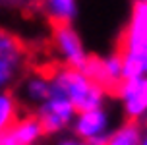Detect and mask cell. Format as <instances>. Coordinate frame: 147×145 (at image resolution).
I'll return each instance as SVG.
<instances>
[{"label":"cell","instance_id":"6da1fadb","mask_svg":"<svg viewBox=\"0 0 147 145\" xmlns=\"http://www.w3.org/2000/svg\"><path fill=\"white\" fill-rule=\"evenodd\" d=\"M51 81V95H62L74 105L76 112L103 109L105 91L103 87L87 78L81 70H74L68 66L54 68L47 74Z\"/></svg>","mask_w":147,"mask_h":145},{"label":"cell","instance_id":"7a4b0ae2","mask_svg":"<svg viewBox=\"0 0 147 145\" xmlns=\"http://www.w3.org/2000/svg\"><path fill=\"white\" fill-rule=\"evenodd\" d=\"M27 51L22 39L6 29H0V91H6L22 80Z\"/></svg>","mask_w":147,"mask_h":145},{"label":"cell","instance_id":"3957f363","mask_svg":"<svg viewBox=\"0 0 147 145\" xmlns=\"http://www.w3.org/2000/svg\"><path fill=\"white\" fill-rule=\"evenodd\" d=\"M74 105L62 95H49V99L35 107V116L43 126L45 134H58L74 124L76 118Z\"/></svg>","mask_w":147,"mask_h":145},{"label":"cell","instance_id":"277c9868","mask_svg":"<svg viewBox=\"0 0 147 145\" xmlns=\"http://www.w3.org/2000/svg\"><path fill=\"white\" fill-rule=\"evenodd\" d=\"M118 54L147 58V2H134L130 22L122 33Z\"/></svg>","mask_w":147,"mask_h":145},{"label":"cell","instance_id":"5b68a950","mask_svg":"<svg viewBox=\"0 0 147 145\" xmlns=\"http://www.w3.org/2000/svg\"><path fill=\"white\" fill-rule=\"evenodd\" d=\"M52 45L64 66L74 68V70L85 68L89 56L83 49L78 31L72 25H52Z\"/></svg>","mask_w":147,"mask_h":145},{"label":"cell","instance_id":"8992f818","mask_svg":"<svg viewBox=\"0 0 147 145\" xmlns=\"http://www.w3.org/2000/svg\"><path fill=\"white\" fill-rule=\"evenodd\" d=\"M72 128L81 141H87L91 145H107L109 141V116L103 109L78 112Z\"/></svg>","mask_w":147,"mask_h":145},{"label":"cell","instance_id":"52a82bcc","mask_svg":"<svg viewBox=\"0 0 147 145\" xmlns=\"http://www.w3.org/2000/svg\"><path fill=\"white\" fill-rule=\"evenodd\" d=\"M116 95L122 97L126 114L132 120H138L147 112V78H136L126 80L120 83Z\"/></svg>","mask_w":147,"mask_h":145},{"label":"cell","instance_id":"ba28073f","mask_svg":"<svg viewBox=\"0 0 147 145\" xmlns=\"http://www.w3.org/2000/svg\"><path fill=\"white\" fill-rule=\"evenodd\" d=\"M45 136V130L35 114L20 116L14 126L0 136V141L8 145H37Z\"/></svg>","mask_w":147,"mask_h":145},{"label":"cell","instance_id":"9c48e42d","mask_svg":"<svg viewBox=\"0 0 147 145\" xmlns=\"http://www.w3.org/2000/svg\"><path fill=\"white\" fill-rule=\"evenodd\" d=\"M22 89V99L29 103L33 107H39L43 101L49 99L51 95V81L47 74H31L27 78H23L20 83Z\"/></svg>","mask_w":147,"mask_h":145},{"label":"cell","instance_id":"30bf717a","mask_svg":"<svg viewBox=\"0 0 147 145\" xmlns=\"http://www.w3.org/2000/svg\"><path fill=\"white\" fill-rule=\"evenodd\" d=\"M39 4L52 25H72L78 16V0H39Z\"/></svg>","mask_w":147,"mask_h":145},{"label":"cell","instance_id":"8fae6325","mask_svg":"<svg viewBox=\"0 0 147 145\" xmlns=\"http://www.w3.org/2000/svg\"><path fill=\"white\" fill-rule=\"evenodd\" d=\"M20 118V101L10 89L0 91V136L8 132Z\"/></svg>","mask_w":147,"mask_h":145},{"label":"cell","instance_id":"7c38bea8","mask_svg":"<svg viewBox=\"0 0 147 145\" xmlns=\"http://www.w3.org/2000/svg\"><path fill=\"white\" fill-rule=\"evenodd\" d=\"M107 145H141V128L138 122H128L118 132L110 134Z\"/></svg>","mask_w":147,"mask_h":145},{"label":"cell","instance_id":"4fadbf2b","mask_svg":"<svg viewBox=\"0 0 147 145\" xmlns=\"http://www.w3.org/2000/svg\"><path fill=\"white\" fill-rule=\"evenodd\" d=\"M56 145H91V143L81 141L80 138H66V139H62V141H58Z\"/></svg>","mask_w":147,"mask_h":145},{"label":"cell","instance_id":"5bb4252c","mask_svg":"<svg viewBox=\"0 0 147 145\" xmlns=\"http://www.w3.org/2000/svg\"><path fill=\"white\" fill-rule=\"evenodd\" d=\"M141 145H147V134H145V138H141Z\"/></svg>","mask_w":147,"mask_h":145},{"label":"cell","instance_id":"9a60e30c","mask_svg":"<svg viewBox=\"0 0 147 145\" xmlns=\"http://www.w3.org/2000/svg\"><path fill=\"white\" fill-rule=\"evenodd\" d=\"M134 2H147V0H134Z\"/></svg>","mask_w":147,"mask_h":145},{"label":"cell","instance_id":"2e32d148","mask_svg":"<svg viewBox=\"0 0 147 145\" xmlns=\"http://www.w3.org/2000/svg\"><path fill=\"white\" fill-rule=\"evenodd\" d=\"M0 145H8V143H2V141H0Z\"/></svg>","mask_w":147,"mask_h":145}]
</instances>
